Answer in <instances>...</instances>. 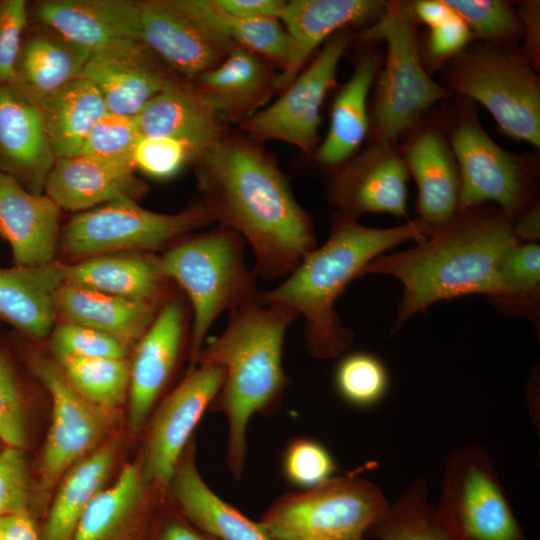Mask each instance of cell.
<instances>
[{
    "instance_id": "4316f807",
    "label": "cell",
    "mask_w": 540,
    "mask_h": 540,
    "mask_svg": "<svg viewBox=\"0 0 540 540\" xmlns=\"http://www.w3.org/2000/svg\"><path fill=\"white\" fill-rule=\"evenodd\" d=\"M401 154L418 188L419 218L434 229L446 225L459 212L460 196V175L450 144L437 130L426 129Z\"/></svg>"
},
{
    "instance_id": "5b68a950",
    "label": "cell",
    "mask_w": 540,
    "mask_h": 540,
    "mask_svg": "<svg viewBox=\"0 0 540 540\" xmlns=\"http://www.w3.org/2000/svg\"><path fill=\"white\" fill-rule=\"evenodd\" d=\"M158 257L162 275L180 286L192 311L189 359L192 368L210 327L223 312L257 301V275L244 261L245 240L222 226L189 234Z\"/></svg>"
},
{
    "instance_id": "bcb514c9",
    "label": "cell",
    "mask_w": 540,
    "mask_h": 540,
    "mask_svg": "<svg viewBox=\"0 0 540 540\" xmlns=\"http://www.w3.org/2000/svg\"><path fill=\"white\" fill-rule=\"evenodd\" d=\"M33 483L27 451L5 445L0 450V517L31 514Z\"/></svg>"
},
{
    "instance_id": "8992f818",
    "label": "cell",
    "mask_w": 540,
    "mask_h": 540,
    "mask_svg": "<svg viewBox=\"0 0 540 540\" xmlns=\"http://www.w3.org/2000/svg\"><path fill=\"white\" fill-rule=\"evenodd\" d=\"M12 346L26 369L47 389L53 409L51 425L33 483L31 514L47 513L64 474L119 432V413L98 407L66 379L59 364L38 351L19 333Z\"/></svg>"
},
{
    "instance_id": "74e56055",
    "label": "cell",
    "mask_w": 540,
    "mask_h": 540,
    "mask_svg": "<svg viewBox=\"0 0 540 540\" xmlns=\"http://www.w3.org/2000/svg\"><path fill=\"white\" fill-rule=\"evenodd\" d=\"M501 293L495 306L529 318L539 317L540 246L519 243L506 255L500 270Z\"/></svg>"
},
{
    "instance_id": "ffe728a7",
    "label": "cell",
    "mask_w": 540,
    "mask_h": 540,
    "mask_svg": "<svg viewBox=\"0 0 540 540\" xmlns=\"http://www.w3.org/2000/svg\"><path fill=\"white\" fill-rule=\"evenodd\" d=\"M56 159L35 104L0 85V173L42 194Z\"/></svg>"
},
{
    "instance_id": "83f0119b",
    "label": "cell",
    "mask_w": 540,
    "mask_h": 540,
    "mask_svg": "<svg viewBox=\"0 0 540 540\" xmlns=\"http://www.w3.org/2000/svg\"><path fill=\"white\" fill-rule=\"evenodd\" d=\"M125 440L124 433L117 432L64 474L48 507L41 540L73 539L83 513L106 488Z\"/></svg>"
},
{
    "instance_id": "f5cc1de1",
    "label": "cell",
    "mask_w": 540,
    "mask_h": 540,
    "mask_svg": "<svg viewBox=\"0 0 540 540\" xmlns=\"http://www.w3.org/2000/svg\"><path fill=\"white\" fill-rule=\"evenodd\" d=\"M525 38L524 56L534 69H539L540 63V3L525 1L517 13Z\"/></svg>"
},
{
    "instance_id": "d4e9b609",
    "label": "cell",
    "mask_w": 540,
    "mask_h": 540,
    "mask_svg": "<svg viewBox=\"0 0 540 540\" xmlns=\"http://www.w3.org/2000/svg\"><path fill=\"white\" fill-rule=\"evenodd\" d=\"M36 20L91 50L115 40H142L139 3L130 0H48L33 11Z\"/></svg>"
},
{
    "instance_id": "cb8c5ba5",
    "label": "cell",
    "mask_w": 540,
    "mask_h": 540,
    "mask_svg": "<svg viewBox=\"0 0 540 540\" xmlns=\"http://www.w3.org/2000/svg\"><path fill=\"white\" fill-rule=\"evenodd\" d=\"M276 68L263 57L235 46L215 68L195 79V88L225 123L241 125L277 91Z\"/></svg>"
},
{
    "instance_id": "f6af8a7d",
    "label": "cell",
    "mask_w": 540,
    "mask_h": 540,
    "mask_svg": "<svg viewBox=\"0 0 540 540\" xmlns=\"http://www.w3.org/2000/svg\"><path fill=\"white\" fill-rule=\"evenodd\" d=\"M51 350L56 361L67 358H127L129 347L114 337L66 322L53 332Z\"/></svg>"
},
{
    "instance_id": "4fadbf2b",
    "label": "cell",
    "mask_w": 540,
    "mask_h": 540,
    "mask_svg": "<svg viewBox=\"0 0 540 540\" xmlns=\"http://www.w3.org/2000/svg\"><path fill=\"white\" fill-rule=\"evenodd\" d=\"M142 40L175 74L195 80L236 46L198 0L139 1Z\"/></svg>"
},
{
    "instance_id": "9f6ffc18",
    "label": "cell",
    "mask_w": 540,
    "mask_h": 540,
    "mask_svg": "<svg viewBox=\"0 0 540 540\" xmlns=\"http://www.w3.org/2000/svg\"><path fill=\"white\" fill-rule=\"evenodd\" d=\"M512 223L514 233L521 243H536L540 237L539 204H529Z\"/></svg>"
},
{
    "instance_id": "681fc988",
    "label": "cell",
    "mask_w": 540,
    "mask_h": 540,
    "mask_svg": "<svg viewBox=\"0 0 540 540\" xmlns=\"http://www.w3.org/2000/svg\"><path fill=\"white\" fill-rule=\"evenodd\" d=\"M472 37L468 25L455 13L444 23L430 28L427 49L434 60L442 61L462 53Z\"/></svg>"
},
{
    "instance_id": "f546056e",
    "label": "cell",
    "mask_w": 540,
    "mask_h": 540,
    "mask_svg": "<svg viewBox=\"0 0 540 540\" xmlns=\"http://www.w3.org/2000/svg\"><path fill=\"white\" fill-rule=\"evenodd\" d=\"M90 52L43 24L25 30L9 84L27 100L36 101L80 78Z\"/></svg>"
},
{
    "instance_id": "836d02e7",
    "label": "cell",
    "mask_w": 540,
    "mask_h": 540,
    "mask_svg": "<svg viewBox=\"0 0 540 540\" xmlns=\"http://www.w3.org/2000/svg\"><path fill=\"white\" fill-rule=\"evenodd\" d=\"M380 61L373 53L362 55L335 97L328 133L315 158L327 168H338L360 147L369 131L367 99Z\"/></svg>"
},
{
    "instance_id": "11a10c76",
    "label": "cell",
    "mask_w": 540,
    "mask_h": 540,
    "mask_svg": "<svg viewBox=\"0 0 540 540\" xmlns=\"http://www.w3.org/2000/svg\"><path fill=\"white\" fill-rule=\"evenodd\" d=\"M413 13L417 20L429 28L444 23L455 14L445 0L416 1L413 4Z\"/></svg>"
},
{
    "instance_id": "7dc6e473",
    "label": "cell",
    "mask_w": 540,
    "mask_h": 540,
    "mask_svg": "<svg viewBox=\"0 0 540 540\" xmlns=\"http://www.w3.org/2000/svg\"><path fill=\"white\" fill-rule=\"evenodd\" d=\"M195 161L196 156L188 145L167 137L142 136L133 154L136 169L158 179L170 178L185 164Z\"/></svg>"
},
{
    "instance_id": "2e32d148",
    "label": "cell",
    "mask_w": 540,
    "mask_h": 540,
    "mask_svg": "<svg viewBox=\"0 0 540 540\" xmlns=\"http://www.w3.org/2000/svg\"><path fill=\"white\" fill-rule=\"evenodd\" d=\"M143 41L115 40L91 50L80 78L100 91L108 112L134 117L179 78Z\"/></svg>"
},
{
    "instance_id": "6f0895ef",
    "label": "cell",
    "mask_w": 540,
    "mask_h": 540,
    "mask_svg": "<svg viewBox=\"0 0 540 540\" xmlns=\"http://www.w3.org/2000/svg\"><path fill=\"white\" fill-rule=\"evenodd\" d=\"M4 446H5L4 443H3V442L1 441V439H0V450H1Z\"/></svg>"
},
{
    "instance_id": "277c9868",
    "label": "cell",
    "mask_w": 540,
    "mask_h": 540,
    "mask_svg": "<svg viewBox=\"0 0 540 540\" xmlns=\"http://www.w3.org/2000/svg\"><path fill=\"white\" fill-rule=\"evenodd\" d=\"M229 313L226 328L202 347L194 366L214 364L225 369L223 385L211 405L227 418V463L239 479L251 416L276 407L288 384L282 365L283 345L288 328L299 316L289 307L257 301Z\"/></svg>"
},
{
    "instance_id": "ab89813d",
    "label": "cell",
    "mask_w": 540,
    "mask_h": 540,
    "mask_svg": "<svg viewBox=\"0 0 540 540\" xmlns=\"http://www.w3.org/2000/svg\"><path fill=\"white\" fill-rule=\"evenodd\" d=\"M198 3L236 46L263 57L279 73L284 70L289 55V38L279 19L237 18L217 8L212 0H198Z\"/></svg>"
},
{
    "instance_id": "52a82bcc",
    "label": "cell",
    "mask_w": 540,
    "mask_h": 540,
    "mask_svg": "<svg viewBox=\"0 0 540 540\" xmlns=\"http://www.w3.org/2000/svg\"><path fill=\"white\" fill-rule=\"evenodd\" d=\"M359 37L386 44L385 66L372 107V128L374 144L396 145L430 106L447 95V90L425 71L416 28L400 2H386L376 21Z\"/></svg>"
},
{
    "instance_id": "ac0fdd59",
    "label": "cell",
    "mask_w": 540,
    "mask_h": 540,
    "mask_svg": "<svg viewBox=\"0 0 540 540\" xmlns=\"http://www.w3.org/2000/svg\"><path fill=\"white\" fill-rule=\"evenodd\" d=\"M336 169L328 198L339 212L406 215L409 173L396 145L373 144Z\"/></svg>"
},
{
    "instance_id": "5bb4252c",
    "label": "cell",
    "mask_w": 540,
    "mask_h": 540,
    "mask_svg": "<svg viewBox=\"0 0 540 540\" xmlns=\"http://www.w3.org/2000/svg\"><path fill=\"white\" fill-rule=\"evenodd\" d=\"M349 39L345 32L331 36L277 101L240 125L248 137L255 141L287 142L305 154L316 151L321 107L327 92L336 84L337 67Z\"/></svg>"
},
{
    "instance_id": "f907efd6",
    "label": "cell",
    "mask_w": 540,
    "mask_h": 540,
    "mask_svg": "<svg viewBox=\"0 0 540 540\" xmlns=\"http://www.w3.org/2000/svg\"><path fill=\"white\" fill-rule=\"evenodd\" d=\"M147 540H218L189 522L174 506L159 510Z\"/></svg>"
},
{
    "instance_id": "603a6c76",
    "label": "cell",
    "mask_w": 540,
    "mask_h": 540,
    "mask_svg": "<svg viewBox=\"0 0 540 540\" xmlns=\"http://www.w3.org/2000/svg\"><path fill=\"white\" fill-rule=\"evenodd\" d=\"M59 207L47 196L33 194L0 173V238L12 252L14 265L43 266L53 262L59 242Z\"/></svg>"
},
{
    "instance_id": "e0dca14e",
    "label": "cell",
    "mask_w": 540,
    "mask_h": 540,
    "mask_svg": "<svg viewBox=\"0 0 540 540\" xmlns=\"http://www.w3.org/2000/svg\"><path fill=\"white\" fill-rule=\"evenodd\" d=\"M187 308L177 296L167 297L137 342L130 362L128 426L139 432L168 384L183 350Z\"/></svg>"
},
{
    "instance_id": "7c38bea8",
    "label": "cell",
    "mask_w": 540,
    "mask_h": 540,
    "mask_svg": "<svg viewBox=\"0 0 540 540\" xmlns=\"http://www.w3.org/2000/svg\"><path fill=\"white\" fill-rule=\"evenodd\" d=\"M450 147L460 175L459 211L494 202L513 222L530 204L534 191L530 167L499 146L476 118L458 122Z\"/></svg>"
},
{
    "instance_id": "f1b7e54d",
    "label": "cell",
    "mask_w": 540,
    "mask_h": 540,
    "mask_svg": "<svg viewBox=\"0 0 540 540\" xmlns=\"http://www.w3.org/2000/svg\"><path fill=\"white\" fill-rule=\"evenodd\" d=\"M194 454V444H188L168 486L179 512L218 540H273L260 522L252 521L212 492L197 470Z\"/></svg>"
},
{
    "instance_id": "44dd1931",
    "label": "cell",
    "mask_w": 540,
    "mask_h": 540,
    "mask_svg": "<svg viewBox=\"0 0 540 540\" xmlns=\"http://www.w3.org/2000/svg\"><path fill=\"white\" fill-rule=\"evenodd\" d=\"M133 163L86 155L59 157L45 183L46 195L59 207L80 211L116 199L137 200L148 186Z\"/></svg>"
},
{
    "instance_id": "e575fe53",
    "label": "cell",
    "mask_w": 540,
    "mask_h": 540,
    "mask_svg": "<svg viewBox=\"0 0 540 540\" xmlns=\"http://www.w3.org/2000/svg\"><path fill=\"white\" fill-rule=\"evenodd\" d=\"M32 103L40 112L57 158L77 155L91 128L108 113L98 88L84 78L74 79Z\"/></svg>"
},
{
    "instance_id": "7bdbcfd3",
    "label": "cell",
    "mask_w": 540,
    "mask_h": 540,
    "mask_svg": "<svg viewBox=\"0 0 540 540\" xmlns=\"http://www.w3.org/2000/svg\"><path fill=\"white\" fill-rule=\"evenodd\" d=\"M141 137L135 116L108 112L91 128L77 155L134 164V149Z\"/></svg>"
},
{
    "instance_id": "7a4b0ae2",
    "label": "cell",
    "mask_w": 540,
    "mask_h": 540,
    "mask_svg": "<svg viewBox=\"0 0 540 540\" xmlns=\"http://www.w3.org/2000/svg\"><path fill=\"white\" fill-rule=\"evenodd\" d=\"M519 243L512 220L499 208L481 205L459 211L412 248L378 256L360 277L389 275L402 283L395 333L439 301L482 294L494 302L501 293L502 263Z\"/></svg>"
},
{
    "instance_id": "3957f363",
    "label": "cell",
    "mask_w": 540,
    "mask_h": 540,
    "mask_svg": "<svg viewBox=\"0 0 540 540\" xmlns=\"http://www.w3.org/2000/svg\"><path fill=\"white\" fill-rule=\"evenodd\" d=\"M434 230L420 218L390 228H372L360 224L355 216L338 212L325 243L307 253L278 286L259 291L256 300L296 311L304 318L309 353L318 359L336 358L354 338L335 310L347 285L384 252L407 241L420 242Z\"/></svg>"
},
{
    "instance_id": "9c48e42d",
    "label": "cell",
    "mask_w": 540,
    "mask_h": 540,
    "mask_svg": "<svg viewBox=\"0 0 540 540\" xmlns=\"http://www.w3.org/2000/svg\"><path fill=\"white\" fill-rule=\"evenodd\" d=\"M388 504L372 482L333 477L280 497L259 522L273 540H363Z\"/></svg>"
},
{
    "instance_id": "1f68e13d",
    "label": "cell",
    "mask_w": 540,
    "mask_h": 540,
    "mask_svg": "<svg viewBox=\"0 0 540 540\" xmlns=\"http://www.w3.org/2000/svg\"><path fill=\"white\" fill-rule=\"evenodd\" d=\"M161 304L117 297L66 283L55 295V309L67 322L103 332L128 347L141 339Z\"/></svg>"
},
{
    "instance_id": "9a60e30c",
    "label": "cell",
    "mask_w": 540,
    "mask_h": 540,
    "mask_svg": "<svg viewBox=\"0 0 540 540\" xmlns=\"http://www.w3.org/2000/svg\"><path fill=\"white\" fill-rule=\"evenodd\" d=\"M224 379L222 366L195 365L159 405L140 454L147 483L162 491L168 490L192 432L218 395Z\"/></svg>"
},
{
    "instance_id": "c3c4849f",
    "label": "cell",
    "mask_w": 540,
    "mask_h": 540,
    "mask_svg": "<svg viewBox=\"0 0 540 540\" xmlns=\"http://www.w3.org/2000/svg\"><path fill=\"white\" fill-rule=\"evenodd\" d=\"M28 24L25 0H0V85L12 82Z\"/></svg>"
},
{
    "instance_id": "6da1fadb",
    "label": "cell",
    "mask_w": 540,
    "mask_h": 540,
    "mask_svg": "<svg viewBox=\"0 0 540 540\" xmlns=\"http://www.w3.org/2000/svg\"><path fill=\"white\" fill-rule=\"evenodd\" d=\"M195 163L201 201L218 226L250 245L257 277L285 278L317 246L310 215L276 162L252 141L225 134Z\"/></svg>"
},
{
    "instance_id": "d6986e66",
    "label": "cell",
    "mask_w": 540,
    "mask_h": 540,
    "mask_svg": "<svg viewBox=\"0 0 540 540\" xmlns=\"http://www.w3.org/2000/svg\"><path fill=\"white\" fill-rule=\"evenodd\" d=\"M164 492L144 480L139 455L89 504L72 540H147Z\"/></svg>"
},
{
    "instance_id": "30bf717a",
    "label": "cell",
    "mask_w": 540,
    "mask_h": 540,
    "mask_svg": "<svg viewBox=\"0 0 540 540\" xmlns=\"http://www.w3.org/2000/svg\"><path fill=\"white\" fill-rule=\"evenodd\" d=\"M213 223L202 201L175 214H162L121 198L76 215L64 228L60 245L64 254L75 258L154 251Z\"/></svg>"
},
{
    "instance_id": "8fae6325",
    "label": "cell",
    "mask_w": 540,
    "mask_h": 540,
    "mask_svg": "<svg viewBox=\"0 0 540 540\" xmlns=\"http://www.w3.org/2000/svg\"><path fill=\"white\" fill-rule=\"evenodd\" d=\"M435 508L454 540H527L481 446H468L449 457Z\"/></svg>"
},
{
    "instance_id": "816d5d0a",
    "label": "cell",
    "mask_w": 540,
    "mask_h": 540,
    "mask_svg": "<svg viewBox=\"0 0 540 540\" xmlns=\"http://www.w3.org/2000/svg\"><path fill=\"white\" fill-rule=\"evenodd\" d=\"M228 15L243 19L279 18L286 1L282 0H212Z\"/></svg>"
},
{
    "instance_id": "4dcf8cb0",
    "label": "cell",
    "mask_w": 540,
    "mask_h": 540,
    "mask_svg": "<svg viewBox=\"0 0 540 540\" xmlns=\"http://www.w3.org/2000/svg\"><path fill=\"white\" fill-rule=\"evenodd\" d=\"M63 284L59 262L0 267V320L27 339L42 340L51 331L55 295Z\"/></svg>"
},
{
    "instance_id": "7402d4cb",
    "label": "cell",
    "mask_w": 540,
    "mask_h": 540,
    "mask_svg": "<svg viewBox=\"0 0 540 540\" xmlns=\"http://www.w3.org/2000/svg\"><path fill=\"white\" fill-rule=\"evenodd\" d=\"M386 1L379 0H291L279 15L289 38L286 66L278 74L277 91H284L319 44L338 30L377 18Z\"/></svg>"
},
{
    "instance_id": "ba28073f",
    "label": "cell",
    "mask_w": 540,
    "mask_h": 540,
    "mask_svg": "<svg viewBox=\"0 0 540 540\" xmlns=\"http://www.w3.org/2000/svg\"><path fill=\"white\" fill-rule=\"evenodd\" d=\"M446 77L452 90L482 104L505 135L540 147L539 78L512 43L463 51Z\"/></svg>"
},
{
    "instance_id": "b9f144b4",
    "label": "cell",
    "mask_w": 540,
    "mask_h": 540,
    "mask_svg": "<svg viewBox=\"0 0 540 540\" xmlns=\"http://www.w3.org/2000/svg\"><path fill=\"white\" fill-rule=\"evenodd\" d=\"M388 376L376 357L356 352L345 356L335 370V386L341 397L357 407L377 403L385 394Z\"/></svg>"
},
{
    "instance_id": "484cf974",
    "label": "cell",
    "mask_w": 540,
    "mask_h": 540,
    "mask_svg": "<svg viewBox=\"0 0 540 540\" xmlns=\"http://www.w3.org/2000/svg\"><path fill=\"white\" fill-rule=\"evenodd\" d=\"M135 118L142 136L181 141L192 149L196 161L225 135L222 118L194 84L181 79L155 96Z\"/></svg>"
},
{
    "instance_id": "f35d334b",
    "label": "cell",
    "mask_w": 540,
    "mask_h": 540,
    "mask_svg": "<svg viewBox=\"0 0 540 540\" xmlns=\"http://www.w3.org/2000/svg\"><path fill=\"white\" fill-rule=\"evenodd\" d=\"M12 343H0V439L28 450L31 444L30 395Z\"/></svg>"
},
{
    "instance_id": "d6a6232c",
    "label": "cell",
    "mask_w": 540,
    "mask_h": 540,
    "mask_svg": "<svg viewBox=\"0 0 540 540\" xmlns=\"http://www.w3.org/2000/svg\"><path fill=\"white\" fill-rule=\"evenodd\" d=\"M64 283L141 301L166 299L167 280L152 254L97 256L76 264L59 262Z\"/></svg>"
},
{
    "instance_id": "ee69618b",
    "label": "cell",
    "mask_w": 540,
    "mask_h": 540,
    "mask_svg": "<svg viewBox=\"0 0 540 540\" xmlns=\"http://www.w3.org/2000/svg\"><path fill=\"white\" fill-rule=\"evenodd\" d=\"M282 466L286 479L303 490L324 484L333 478L336 471L330 452L319 442L306 438L288 444Z\"/></svg>"
},
{
    "instance_id": "d590c367",
    "label": "cell",
    "mask_w": 540,
    "mask_h": 540,
    "mask_svg": "<svg viewBox=\"0 0 540 540\" xmlns=\"http://www.w3.org/2000/svg\"><path fill=\"white\" fill-rule=\"evenodd\" d=\"M366 536L376 540H454L428 502L424 479H416L371 524Z\"/></svg>"
},
{
    "instance_id": "8d00e7d4",
    "label": "cell",
    "mask_w": 540,
    "mask_h": 540,
    "mask_svg": "<svg viewBox=\"0 0 540 540\" xmlns=\"http://www.w3.org/2000/svg\"><path fill=\"white\" fill-rule=\"evenodd\" d=\"M70 384L88 401L118 411L129 392L127 358H67L56 361Z\"/></svg>"
},
{
    "instance_id": "db71d44e",
    "label": "cell",
    "mask_w": 540,
    "mask_h": 540,
    "mask_svg": "<svg viewBox=\"0 0 540 540\" xmlns=\"http://www.w3.org/2000/svg\"><path fill=\"white\" fill-rule=\"evenodd\" d=\"M0 540H41L36 519L27 513L0 517Z\"/></svg>"
},
{
    "instance_id": "60d3db41",
    "label": "cell",
    "mask_w": 540,
    "mask_h": 540,
    "mask_svg": "<svg viewBox=\"0 0 540 540\" xmlns=\"http://www.w3.org/2000/svg\"><path fill=\"white\" fill-rule=\"evenodd\" d=\"M468 25L472 35L488 43H512L523 37L518 14L501 0H445Z\"/></svg>"
}]
</instances>
